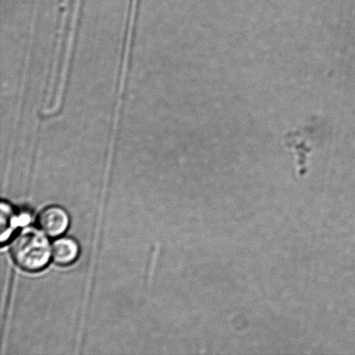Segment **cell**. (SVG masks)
Instances as JSON below:
<instances>
[{
  "label": "cell",
  "instance_id": "1",
  "mask_svg": "<svg viewBox=\"0 0 355 355\" xmlns=\"http://www.w3.org/2000/svg\"><path fill=\"white\" fill-rule=\"evenodd\" d=\"M10 252L17 266L29 271L44 269L52 253L48 239L33 228L24 229L14 238Z\"/></svg>",
  "mask_w": 355,
  "mask_h": 355
},
{
  "label": "cell",
  "instance_id": "2",
  "mask_svg": "<svg viewBox=\"0 0 355 355\" xmlns=\"http://www.w3.org/2000/svg\"><path fill=\"white\" fill-rule=\"evenodd\" d=\"M69 216L64 209L51 207L41 212L38 223L46 234L57 236L62 234L69 226Z\"/></svg>",
  "mask_w": 355,
  "mask_h": 355
},
{
  "label": "cell",
  "instance_id": "3",
  "mask_svg": "<svg viewBox=\"0 0 355 355\" xmlns=\"http://www.w3.org/2000/svg\"><path fill=\"white\" fill-rule=\"evenodd\" d=\"M78 243L71 239H58L52 247V257L55 262L62 266L74 262L78 259Z\"/></svg>",
  "mask_w": 355,
  "mask_h": 355
},
{
  "label": "cell",
  "instance_id": "4",
  "mask_svg": "<svg viewBox=\"0 0 355 355\" xmlns=\"http://www.w3.org/2000/svg\"><path fill=\"white\" fill-rule=\"evenodd\" d=\"M17 218L13 209L10 207L6 202L1 203V226H0V231H1V241L3 243L9 239L10 234L16 225L19 224Z\"/></svg>",
  "mask_w": 355,
  "mask_h": 355
}]
</instances>
